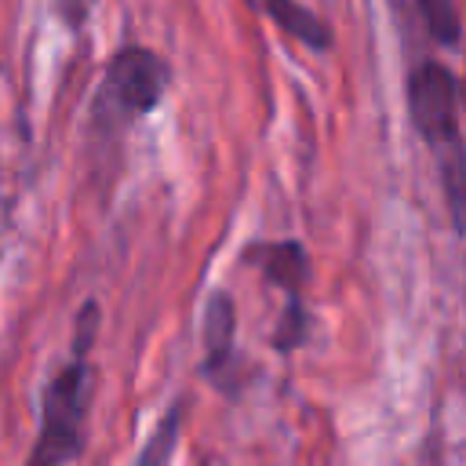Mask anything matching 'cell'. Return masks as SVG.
<instances>
[{
  "mask_svg": "<svg viewBox=\"0 0 466 466\" xmlns=\"http://www.w3.org/2000/svg\"><path fill=\"white\" fill-rule=\"evenodd\" d=\"M98 302L87 299L73 320V353L40 393V430L29 448V466H58L84 455L87 404L95 393L91 346L98 339Z\"/></svg>",
  "mask_w": 466,
  "mask_h": 466,
  "instance_id": "1",
  "label": "cell"
},
{
  "mask_svg": "<svg viewBox=\"0 0 466 466\" xmlns=\"http://www.w3.org/2000/svg\"><path fill=\"white\" fill-rule=\"evenodd\" d=\"M404 98H408V120L415 135L444 160L448 200L459 211L466 200V146L459 135L462 80L451 73V66L437 58H422L411 66L404 80Z\"/></svg>",
  "mask_w": 466,
  "mask_h": 466,
  "instance_id": "2",
  "label": "cell"
},
{
  "mask_svg": "<svg viewBox=\"0 0 466 466\" xmlns=\"http://www.w3.org/2000/svg\"><path fill=\"white\" fill-rule=\"evenodd\" d=\"M171 84V66L160 51L131 44L113 51L95 91V120L102 127H124L149 116Z\"/></svg>",
  "mask_w": 466,
  "mask_h": 466,
  "instance_id": "3",
  "label": "cell"
},
{
  "mask_svg": "<svg viewBox=\"0 0 466 466\" xmlns=\"http://www.w3.org/2000/svg\"><path fill=\"white\" fill-rule=\"evenodd\" d=\"M244 266L258 269L266 284L284 291V313L273 331V346L291 353L309 335V313L302 306V288L309 280V255L299 240H251L244 248Z\"/></svg>",
  "mask_w": 466,
  "mask_h": 466,
  "instance_id": "4",
  "label": "cell"
},
{
  "mask_svg": "<svg viewBox=\"0 0 466 466\" xmlns=\"http://www.w3.org/2000/svg\"><path fill=\"white\" fill-rule=\"evenodd\" d=\"M204 360H200V371L226 393L237 390V379H233V335H237V306H233V295L229 291H211L208 295V306H204Z\"/></svg>",
  "mask_w": 466,
  "mask_h": 466,
  "instance_id": "5",
  "label": "cell"
},
{
  "mask_svg": "<svg viewBox=\"0 0 466 466\" xmlns=\"http://www.w3.org/2000/svg\"><path fill=\"white\" fill-rule=\"evenodd\" d=\"M262 11L277 22V29H284L288 36H295L299 44H306L309 51L328 55L335 47L331 25L317 11H309L306 4H299V0H262Z\"/></svg>",
  "mask_w": 466,
  "mask_h": 466,
  "instance_id": "6",
  "label": "cell"
},
{
  "mask_svg": "<svg viewBox=\"0 0 466 466\" xmlns=\"http://www.w3.org/2000/svg\"><path fill=\"white\" fill-rule=\"evenodd\" d=\"M182 422H186V408H182V400H175V404L160 415V422L153 426L149 441L138 448L135 462H138V466H160V462H167V459L175 455V448H178Z\"/></svg>",
  "mask_w": 466,
  "mask_h": 466,
  "instance_id": "7",
  "label": "cell"
},
{
  "mask_svg": "<svg viewBox=\"0 0 466 466\" xmlns=\"http://www.w3.org/2000/svg\"><path fill=\"white\" fill-rule=\"evenodd\" d=\"M415 11L422 18L426 36L437 47H459L462 40V18H459V0H415Z\"/></svg>",
  "mask_w": 466,
  "mask_h": 466,
  "instance_id": "8",
  "label": "cell"
},
{
  "mask_svg": "<svg viewBox=\"0 0 466 466\" xmlns=\"http://www.w3.org/2000/svg\"><path fill=\"white\" fill-rule=\"evenodd\" d=\"M95 4H98V0H51V11H55V18H58L69 33H80V29L87 25Z\"/></svg>",
  "mask_w": 466,
  "mask_h": 466,
  "instance_id": "9",
  "label": "cell"
}]
</instances>
